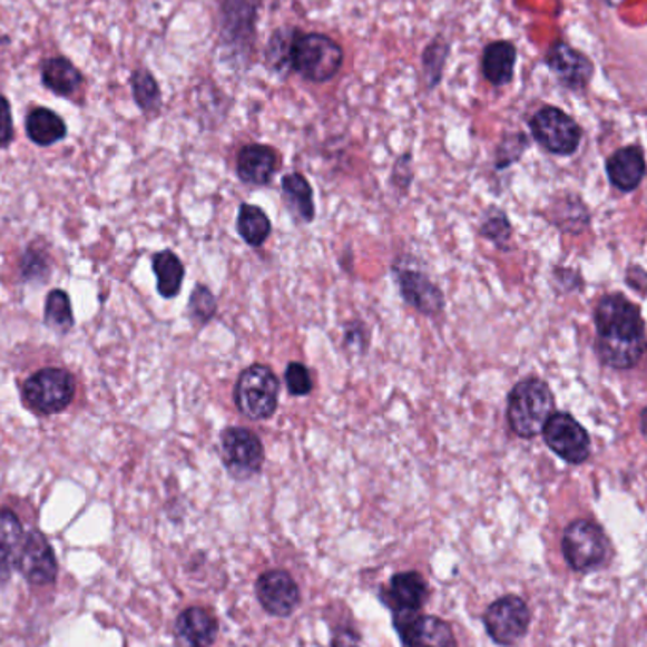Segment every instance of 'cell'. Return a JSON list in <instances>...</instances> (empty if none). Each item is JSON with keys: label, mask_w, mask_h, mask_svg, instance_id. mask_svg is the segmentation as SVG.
<instances>
[{"label": "cell", "mask_w": 647, "mask_h": 647, "mask_svg": "<svg viewBox=\"0 0 647 647\" xmlns=\"http://www.w3.org/2000/svg\"><path fill=\"white\" fill-rule=\"evenodd\" d=\"M597 349L604 364L614 370H630L647 352L646 326L640 308L625 296L611 294L598 303Z\"/></svg>", "instance_id": "obj_1"}, {"label": "cell", "mask_w": 647, "mask_h": 647, "mask_svg": "<svg viewBox=\"0 0 647 647\" xmlns=\"http://www.w3.org/2000/svg\"><path fill=\"white\" fill-rule=\"evenodd\" d=\"M345 63V51L337 40L322 32L297 29L290 48V67L313 84L332 82Z\"/></svg>", "instance_id": "obj_2"}, {"label": "cell", "mask_w": 647, "mask_h": 647, "mask_svg": "<svg viewBox=\"0 0 647 647\" xmlns=\"http://www.w3.org/2000/svg\"><path fill=\"white\" fill-rule=\"evenodd\" d=\"M553 413V392L541 379H522L509 392V428L519 438L530 440V438L541 434Z\"/></svg>", "instance_id": "obj_3"}, {"label": "cell", "mask_w": 647, "mask_h": 647, "mask_svg": "<svg viewBox=\"0 0 647 647\" xmlns=\"http://www.w3.org/2000/svg\"><path fill=\"white\" fill-rule=\"evenodd\" d=\"M281 384L269 365L252 364L239 375L233 400L241 413L251 421H265L275 415Z\"/></svg>", "instance_id": "obj_4"}, {"label": "cell", "mask_w": 647, "mask_h": 647, "mask_svg": "<svg viewBox=\"0 0 647 647\" xmlns=\"http://www.w3.org/2000/svg\"><path fill=\"white\" fill-rule=\"evenodd\" d=\"M21 394L27 408L38 415L61 413L75 400V378L63 367H46L27 379Z\"/></svg>", "instance_id": "obj_5"}, {"label": "cell", "mask_w": 647, "mask_h": 647, "mask_svg": "<svg viewBox=\"0 0 647 647\" xmlns=\"http://www.w3.org/2000/svg\"><path fill=\"white\" fill-rule=\"evenodd\" d=\"M218 453L227 473L237 481L254 478L264 465L262 440L248 428L229 427L222 430Z\"/></svg>", "instance_id": "obj_6"}, {"label": "cell", "mask_w": 647, "mask_h": 647, "mask_svg": "<svg viewBox=\"0 0 647 647\" xmlns=\"http://www.w3.org/2000/svg\"><path fill=\"white\" fill-rule=\"evenodd\" d=\"M562 553L576 572H587L602 565L608 555V540L602 528L592 521H574L562 536Z\"/></svg>", "instance_id": "obj_7"}, {"label": "cell", "mask_w": 647, "mask_h": 647, "mask_svg": "<svg viewBox=\"0 0 647 647\" xmlns=\"http://www.w3.org/2000/svg\"><path fill=\"white\" fill-rule=\"evenodd\" d=\"M428 584L421 574L402 572L390 579L389 587L384 589V602L392 610L394 625L398 630L405 629L408 625L421 617V610L427 604Z\"/></svg>", "instance_id": "obj_8"}, {"label": "cell", "mask_w": 647, "mask_h": 647, "mask_svg": "<svg viewBox=\"0 0 647 647\" xmlns=\"http://www.w3.org/2000/svg\"><path fill=\"white\" fill-rule=\"evenodd\" d=\"M530 129L535 139L547 151L559 154V156L574 154L578 150L579 140H581V129L578 124L568 114L555 107L538 110L535 118L530 120Z\"/></svg>", "instance_id": "obj_9"}, {"label": "cell", "mask_w": 647, "mask_h": 647, "mask_svg": "<svg viewBox=\"0 0 647 647\" xmlns=\"http://www.w3.org/2000/svg\"><path fill=\"white\" fill-rule=\"evenodd\" d=\"M483 621L492 640L500 646H513L527 635L530 610L521 597L508 595L490 604L489 610L484 611Z\"/></svg>", "instance_id": "obj_10"}, {"label": "cell", "mask_w": 647, "mask_h": 647, "mask_svg": "<svg viewBox=\"0 0 647 647\" xmlns=\"http://www.w3.org/2000/svg\"><path fill=\"white\" fill-rule=\"evenodd\" d=\"M543 440L553 453L570 464H584L591 454V440L572 415L553 413L543 428Z\"/></svg>", "instance_id": "obj_11"}, {"label": "cell", "mask_w": 647, "mask_h": 647, "mask_svg": "<svg viewBox=\"0 0 647 647\" xmlns=\"http://www.w3.org/2000/svg\"><path fill=\"white\" fill-rule=\"evenodd\" d=\"M394 275L402 292L403 302L416 308L422 315H440L445 307V297L419 267L398 262L394 265Z\"/></svg>", "instance_id": "obj_12"}, {"label": "cell", "mask_w": 647, "mask_h": 647, "mask_svg": "<svg viewBox=\"0 0 647 647\" xmlns=\"http://www.w3.org/2000/svg\"><path fill=\"white\" fill-rule=\"evenodd\" d=\"M256 595L262 608L275 617L292 616L302 600L296 579L286 570H269L262 574L256 581Z\"/></svg>", "instance_id": "obj_13"}, {"label": "cell", "mask_w": 647, "mask_h": 647, "mask_svg": "<svg viewBox=\"0 0 647 647\" xmlns=\"http://www.w3.org/2000/svg\"><path fill=\"white\" fill-rule=\"evenodd\" d=\"M222 38L235 51L254 48V21H256V2L252 0H220Z\"/></svg>", "instance_id": "obj_14"}, {"label": "cell", "mask_w": 647, "mask_h": 647, "mask_svg": "<svg viewBox=\"0 0 647 647\" xmlns=\"http://www.w3.org/2000/svg\"><path fill=\"white\" fill-rule=\"evenodd\" d=\"M19 572L31 585H50L57 578V560L50 541L38 530L26 535L18 559Z\"/></svg>", "instance_id": "obj_15"}, {"label": "cell", "mask_w": 647, "mask_h": 647, "mask_svg": "<svg viewBox=\"0 0 647 647\" xmlns=\"http://www.w3.org/2000/svg\"><path fill=\"white\" fill-rule=\"evenodd\" d=\"M281 165V156L273 146L246 145L237 156V176L248 186H267Z\"/></svg>", "instance_id": "obj_16"}, {"label": "cell", "mask_w": 647, "mask_h": 647, "mask_svg": "<svg viewBox=\"0 0 647 647\" xmlns=\"http://www.w3.org/2000/svg\"><path fill=\"white\" fill-rule=\"evenodd\" d=\"M547 65L566 88L584 89L591 80L592 63L589 57L566 46L565 42H559L549 50Z\"/></svg>", "instance_id": "obj_17"}, {"label": "cell", "mask_w": 647, "mask_h": 647, "mask_svg": "<svg viewBox=\"0 0 647 647\" xmlns=\"http://www.w3.org/2000/svg\"><path fill=\"white\" fill-rule=\"evenodd\" d=\"M176 636L186 647H210L218 636V621L202 606H192L176 619Z\"/></svg>", "instance_id": "obj_18"}, {"label": "cell", "mask_w": 647, "mask_h": 647, "mask_svg": "<svg viewBox=\"0 0 647 647\" xmlns=\"http://www.w3.org/2000/svg\"><path fill=\"white\" fill-rule=\"evenodd\" d=\"M398 633L403 647H459L451 625L440 617L421 616Z\"/></svg>", "instance_id": "obj_19"}, {"label": "cell", "mask_w": 647, "mask_h": 647, "mask_svg": "<svg viewBox=\"0 0 647 647\" xmlns=\"http://www.w3.org/2000/svg\"><path fill=\"white\" fill-rule=\"evenodd\" d=\"M606 167H608L611 184L621 192H633L638 188L641 178L646 175V159L638 146H627L617 150L608 159Z\"/></svg>", "instance_id": "obj_20"}, {"label": "cell", "mask_w": 647, "mask_h": 647, "mask_svg": "<svg viewBox=\"0 0 647 647\" xmlns=\"http://www.w3.org/2000/svg\"><path fill=\"white\" fill-rule=\"evenodd\" d=\"M23 541L26 530L19 517L10 509H0V581H7L13 566H18Z\"/></svg>", "instance_id": "obj_21"}, {"label": "cell", "mask_w": 647, "mask_h": 647, "mask_svg": "<svg viewBox=\"0 0 647 647\" xmlns=\"http://www.w3.org/2000/svg\"><path fill=\"white\" fill-rule=\"evenodd\" d=\"M517 63V48L508 42V40H497L490 42L483 51V59H481V69H483L487 82L502 88L506 84L513 80V72H516Z\"/></svg>", "instance_id": "obj_22"}, {"label": "cell", "mask_w": 647, "mask_h": 647, "mask_svg": "<svg viewBox=\"0 0 647 647\" xmlns=\"http://www.w3.org/2000/svg\"><path fill=\"white\" fill-rule=\"evenodd\" d=\"M283 199L290 214L300 222H313L315 218V197L313 188L305 176L300 173L283 176L281 180Z\"/></svg>", "instance_id": "obj_23"}, {"label": "cell", "mask_w": 647, "mask_h": 647, "mask_svg": "<svg viewBox=\"0 0 647 647\" xmlns=\"http://www.w3.org/2000/svg\"><path fill=\"white\" fill-rule=\"evenodd\" d=\"M40 72H42V84L46 88L51 89L53 94L63 95V97L76 94L84 82L80 70L76 69L67 57L46 59Z\"/></svg>", "instance_id": "obj_24"}, {"label": "cell", "mask_w": 647, "mask_h": 647, "mask_svg": "<svg viewBox=\"0 0 647 647\" xmlns=\"http://www.w3.org/2000/svg\"><path fill=\"white\" fill-rule=\"evenodd\" d=\"M27 135L38 146H51L65 139L67 126L50 108H32L26 120Z\"/></svg>", "instance_id": "obj_25"}, {"label": "cell", "mask_w": 647, "mask_h": 647, "mask_svg": "<svg viewBox=\"0 0 647 647\" xmlns=\"http://www.w3.org/2000/svg\"><path fill=\"white\" fill-rule=\"evenodd\" d=\"M151 269L158 278L159 296L165 300L176 297L180 294L184 283V264L173 251H161L154 254L151 258Z\"/></svg>", "instance_id": "obj_26"}, {"label": "cell", "mask_w": 647, "mask_h": 647, "mask_svg": "<svg viewBox=\"0 0 647 647\" xmlns=\"http://www.w3.org/2000/svg\"><path fill=\"white\" fill-rule=\"evenodd\" d=\"M237 232H239L246 245L258 248V246L264 245L265 241L269 239V218L256 205L243 203L239 208V216H237Z\"/></svg>", "instance_id": "obj_27"}, {"label": "cell", "mask_w": 647, "mask_h": 647, "mask_svg": "<svg viewBox=\"0 0 647 647\" xmlns=\"http://www.w3.org/2000/svg\"><path fill=\"white\" fill-rule=\"evenodd\" d=\"M296 27H284L278 31L273 32L269 42L265 46V65L271 72L275 75L286 76V72L292 70L290 67V48H292V40L296 35Z\"/></svg>", "instance_id": "obj_28"}, {"label": "cell", "mask_w": 647, "mask_h": 647, "mask_svg": "<svg viewBox=\"0 0 647 647\" xmlns=\"http://www.w3.org/2000/svg\"><path fill=\"white\" fill-rule=\"evenodd\" d=\"M133 99L145 114L159 112L161 108V89L150 70L137 69L131 75Z\"/></svg>", "instance_id": "obj_29"}, {"label": "cell", "mask_w": 647, "mask_h": 647, "mask_svg": "<svg viewBox=\"0 0 647 647\" xmlns=\"http://www.w3.org/2000/svg\"><path fill=\"white\" fill-rule=\"evenodd\" d=\"M449 56H451V45L447 38L435 37L432 42H428L422 51V70L427 76L428 88L440 86Z\"/></svg>", "instance_id": "obj_30"}, {"label": "cell", "mask_w": 647, "mask_h": 647, "mask_svg": "<svg viewBox=\"0 0 647 647\" xmlns=\"http://www.w3.org/2000/svg\"><path fill=\"white\" fill-rule=\"evenodd\" d=\"M45 322L57 332H69L75 326L70 300L63 290H51L46 300Z\"/></svg>", "instance_id": "obj_31"}, {"label": "cell", "mask_w": 647, "mask_h": 647, "mask_svg": "<svg viewBox=\"0 0 647 647\" xmlns=\"http://www.w3.org/2000/svg\"><path fill=\"white\" fill-rule=\"evenodd\" d=\"M216 308L218 305H216L213 292L207 286L197 284L189 296L188 315L192 322L197 326H205L216 315Z\"/></svg>", "instance_id": "obj_32"}, {"label": "cell", "mask_w": 647, "mask_h": 647, "mask_svg": "<svg viewBox=\"0 0 647 647\" xmlns=\"http://www.w3.org/2000/svg\"><path fill=\"white\" fill-rule=\"evenodd\" d=\"M284 379H286V386H288L292 396H307V394L313 392V378H311V371L307 370V365L292 362L286 367Z\"/></svg>", "instance_id": "obj_33"}, {"label": "cell", "mask_w": 647, "mask_h": 647, "mask_svg": "<svg viewBox=\"0 0 647 647\" xmlns=\"http://www.w3.org/2000/svg\"><path fill=\"white\" fill-rule=\"evenodd\" d=\"M481 233L487 239L497 243L498 246H503V243L511 237V226H509L506 214L500 213L497 208H490V213L487 214L483 226H481Z\"/></svg>", "instance_id": "obj_34"}, {"label": "cell", "mask_w": 647, "mask_h": 647, "mask_svg": "<svg viewBox=\"0 0 647 647\" xmlns=\"http://www.w3.org/2000/svg\"><path fill=\"white\" fill-rule=\"evenodd\" d=\"M13 140L12 108L7 97L0 94V146L10 145Z\"/></svg>", "instance_id": "obj_35"}, {"label": "cell", "mask_w": 647, "mask_h": 647, "mask_svg": "<svg viewBox=\"0 0 647 647\" xmlns=\"http://www.w3.org/2000/svg\"><path fill=\"white\" fill-rule=\"evenodd\" d=\"M46 265L48 264H46L45 256H37L32 251L27 252L23 265H21V267H23V277L29 281V278L35 277V275H42Z\"/></svg>", "instance_id": "obj_36"}, {"label": "cell", "mask_w": 647, "mask_h": 647, "mask_svg": "<svg viewBox=\"0 0 647 647\" xmlns=\"http://www.w3.org/2000/svg\"><path fill=\"white\" fill-rule=\"evenodd\" d=\"M345 340L349 345L354 346V351H360V346L364 349L367 346V340H365V330L360 326V322H352L351 326L346 327ZM362 352V351H360Z\"/></svg>", "instance_id": "obj_37"}, {"label": "cell", "mask_w": 647, "mask_h": 647, "mask_svg": "<svg viewBox=\"0 0 647 647\" xmlns=\"http://www.w3.org/2000/svg\"><path fill=\"white\" fill-rule=\"evenodd\" d=\"M641 430L647 435V408L641 411Z\"/></svg>", "instance_id": "obj_38"}, {"label": "cell", "mask_w": 647, "mask_h": 647, "mask_svg": "<svg viewBox=\"0 0 647 647\" xmlns=\"http://www.w3.org/2000/svg\"><path fill=\"white\" fill-rule=\"evenodd\" d=\"M346 647H359V646H354V644H352V646H346Z\"/></svg>", "instance_id": "obj_39"}]
</instances>
